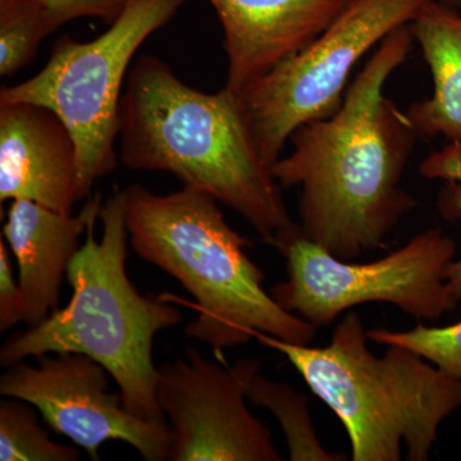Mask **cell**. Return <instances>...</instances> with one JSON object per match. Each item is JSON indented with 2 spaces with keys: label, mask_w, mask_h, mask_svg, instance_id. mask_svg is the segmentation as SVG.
Instances as JSON below:
<instances>
[{
  "label": "cell",
  "mask_w": 461,
  "mask_h": 461,
  "mask_svg": "<svg viewBox=\"0 0 461 461\" xmlns=\"http://www.w3.org/2000/svg\"><path fill=\"white\" fill-rule=\"evenodd\" d=\"M72 213L81 199L77 147L63 121L32 103L0 104V202Z\"/></svg>",
  "instance_id": "cell-11"
},
{
  "label": "cell",
  "mask_w": 461,
  "mask_h": 461,
  "mask_svg": "<svg viewBox=\"0 0 461 461\" xmlns=\"http://www.w3.org/2000/svg\"><path fill=\"white\" fill-rule=\"evenodd\" d=\"M272 245L286 258L287 268V280L272 287V296L315 329L368 303H388L420 321L438 320L456 308L445 281L456 244L441 230H424L368 263L339 259L306 238L295 222L278 232Z\"/></svg>",
  "instance_id": "cell-7"
},
{
  "label": "cell",
  "mask_w": 461,
  "mask_h": 461,
  "mask_svg": "<svg viewBox=\"0 0 461 461\" xmlns=\"http://www.w3.org/2000/svg\"><path fill=\"white\" fill-rule=\"evenodd\" d=\"M39 366L21 362L0 377V393L25 400L59 435L100 460L105 441L129 444L147 461L168 460L171 430L166 421L144 420L124 406L121 393H109V373L83 354H48Z\"/></svg>",
  "instance_id": "cell-10"
},
{
  "label": "cell",
  "mask_w": 461,
  "mask_h": 461,
  "mask_svg": "<svg viewBox=\"0 0 461 461\" xmlns=\"http://www.w3.org/2000/svg\"><path fill=\"white\" fill-rule=\"evenodd\" d=\"M35 406L9 397L0 402V460L77 461L80 451L57 444L38 421Z\"/></svg>",
  "instance_id": "cell-16"
},
{
  "label": "cell",
  "mask_w": 461,
  "mask_h": 461,
  "mask_svg": "<svg viewBox=\"0 0 461 461\" xmlns=\"http://www.w3.org/2000/svg\"><path fill=\"white\" fill-rule=\"evenodd\" d=\"M433 80L432 95L405 112L421 140L461 144V9L429 0L409 23Z\"/></svg>",
  "instance_id": "cell-14"
},
{
  "label": "cell",
  "mask_w": 461,
  "mask_h": 461,
  "mask_svg": "<svg viewBox=\"0 0 461 461\" xmlns=\"http://www.w3.org/2000/svg\"><path fill=\"white\" fill-rule=\"evenodd\" d=\"M427 2L348 0L313 41L240 91L264 162L272 168L300 126L336 113L355 66Z\"/></svg>",
  "instance_id": "cell-8"
},
{
  "label": "cell",
  "mask_w": 461,
  "mask_h": 461,
  "mask_svg": "<svg viewBox=\"0 0 461 461\" xmlns=\"http://www.w3.org/2000/svg\"><path fill=\"white\" fill-rule=\"evenodd\" d=\"M127 241L122 190H115L69 263L68 304L38 326L9 336L0 364L8 368L42 355H86L114 379L127 411L140 420L165 421L157 399L153 341L160 330L181 323L182 314L162 297L139 294L126 272Z\"/></svg>",
  "instance_id": "cell-4"
},
{
  "label": "cell",
  "mask_w": 461,
  "mask_h": 461,
  "mask_svg": "<svg viewBox=\"0 0 461 461\" xmlns=\"http://www.w3.org/2000/svg\"><path fill=\"white\" fill-rule=\"evenodd\" d=\"M100 194L89 196L80 213H59L32 200H12L3 239L17 260L18 282L25 300V323L35 327L59 303L69 263L81 248L91 221L100 218Z\"/></svg>",
  "instance_id": "cell-13"
},
{
  "label": "cell",
  "mask_w": 461,
  "mask_h": 461,
  "mask_svg": "<svg viewBox=\"0 0 461 461\" xmlns=\"http://www.w3.org/2000/svg\"><path fill=\"white\" fill-rule=\"evenodd\" d=\"M50 35L41 0H0V76L30 65Z\"/></svg>",
  "instance_id": "cell-17"
},
{
  "label": "cell",
  "mask_w": 461,
  "mask_h": 461,
  "mask_svg": "<svg viewBox=\"0 0 461 461\" xmlns=\"http://www.w3.org/2000/svg\"><path fill=\"white\" fill-rule=\"evenodd\" d=\"M457 8L461 9V0H456Z\"/></svg>",
  "instance_id": "cell-23"
},
{
  "label": "cell",
  "mask_w": 461,
  "mask_h": 461,
  "mask_svg": "<svg viewBox=\"0 0 461 461\" xmlns=\"http://www.w3.org/2000/svg\"><path fill=\"white\" fill-rule=\"evenodd\" d=\"M254 339L284 354L338 415L353 461H400L402 444L409 461H427L442 421L461 408L460 381L402 346L373 354L355 312L342 318L324 348L264 333Z\"/></svg>",
  "instance_id": "cell-5"
},
{
  "label": "cell",
  "mask_w": 461,
  "mask_h": 461,
  "mask_svg": "<svg viewBox=\"0 0 461 461\" xmlns=\"http://www.w3.org/2000/svg\"><path fill=\"white\" fill-rule=\"evenodd\" d=\"M366 335L375 344L409 348L461 382V321L446 327L420 323L408 330H371Z\"/></svg>",
  "instance_id": "cell-18"
},
{
  "label": "cell",
  "mask_w": 461,
  "mask_h": 461,
  "mask_svg": "<svg viewBox=\"0 0 461 461\" xmlns=\"http://www.w3.org/2000/svg\"><path fill=\"white\" fill-rule=\"evenodd\" d=\"M249 402L268 409L280 423L291 461H344L342 454L321 446L309 412L308 396L258 373L248 387Z\"/></svg>",
  "instance_id": "cell-15"
},
{
  "label": "cell",
  "mask_w": 461,
  "mask_h": 461,
  "mask_svg": "<svg viewBox=\"0 0 461 461\" xmlns=\"http://www.w3.org/2000/svg\"><path fill=\"white\" fill-rule=\"evenodd\" d=\"M420 173L424 177L445 182L437 198V209L446 221L461 220V144L450 141L442 150L423 160ZM445 281L456 304L461 302V259L448 264Z\"/></svg>",
  "instance_id": "cell-19"
},
{
  "label": "cell",
  "mask_w": 461,
  "mask_h": 461,
  "mask_svg": "<svg viewBox=\"0 0 461 461\" xmlns=\"http://www.w3.org/2000/svg\"><path fill=\"white\" fill-rule=\"evenodd\" d=\"M223 29L224 86L240 93L302 50L348 0H209Z\"/></svg>",
  "instance_id": "cell-12"
},
{
  "label": "cell",
  "mask_w": 461,
  "mask_h": 461,
  "mask_svg": "<svg viewBox=\"0 0 461 461\" xmlns=\"http://www.w3.org/2000/svg\"><path fill=\"white\" fill-rule=\"evenodd\" d=\"M129 241L145 262L162 269L195 297L198 318L185 333L220 353L257 333L309 345L317 329L285 311L263 287L264 273L203 191L184 187L158 195L141 185L122 190Z\"/></svg>",
  "instance_id": "cell-3"
},
{
  "label": "cell",
  "mask_w": 461,
  "mask_h": 461,
  "mask_svg": "<svg viewBox=\"0 0 461 461\" xmlns=\"http://www.w3.org/2000/svg\"><path fill=\"white\" fill-rule=\"evenodd\" d=\"M438 2L446 3V5H454V7H457L456 0H438Z\"/></svg>",
  "instance_id": "cell-22"
},
{
  "label": "cell",
  "mask_w": 461,
  "mask_h": 461,
  "mask_svg": "<svg viewBox=\"0 0 461 461\" xmlns=\"http://www.w3.org/2000/svg\"><path fill=\"white\" fill-rule=\"evenodd\" d=\"M259 360L222 366L195 348L158 368L157 399L169 418V461H281L271 430L248 408Z\"/></svg>",
  "instance_id": "cell-9"
},
{
  "label": "cell",
  "mask_w": 461,
  "mask_h": 461,
  "mask_svg": "<svg viewBox=\"0 0 461 461\" xmlns=\"http://www.w3.org/2000/svg\"><path fill=\"white\" fill-rule=\"evenodd\" d=\"M25 321V300L16 280L7 241L0 239V330H11Z\"/></svg>",
  "instance_id": "cell-21"
},
{
  "label": "cell",
  "mask_w": 461,
  "mask_h": 461,
  "mask_svg": "<svg viewBox=\"0 0 461 461\" xmlns=\"http://www.w3.org/2000/svg\"><path fill=\"white\" fill-rule=\"evenodd\" d=\"M190 0H133L107 32L90 41L62 36L41 71L0 90V104L32 103L63 121L77 147L81 199L114 171L121 89L139 48Z\"/></svg>",
  "instance_id": "cell-6"
},
{
  "label": "cell",
  "mask_w": 461,
  "mask_h": 461,
  "mask_svg": "<svg viewBox=\"0 0 461 461\" xmlns=\"http://www.w3.org/2000/svg\"><path fill=\"white\" fill-rule=\"evenodd\" d=\"M414 44L411 26L391 32L348 85L338 112L300 126L288 141L291 153L272 166L282 189L300 187L303 233L339 259L384 248L418 205L400 185L418 136L405 112L384 95Z\"/></svg>",
  "instance_id": "cell-1"
},
{
  "label": "cell",
  "mask_w": 461,
  "mask_h": 461,
  "mask_svg": "<svg viewBox=\"0 0 461 461\" xmlns=\"http://www.w3.org/2000/svg\"><path fill=\"white\" fill-rule=\"evenodd\" d=\"M121 163L175 175L241 215L273 244L293 223L271 167L264 162L240 94L204 93L156 56H142L120 104Z\"/></svg>",
  "instance_id": "cell-2"
},
{
  "label": "cell",
  "mask_w": 461,
  "mask_h": 461,
  "mask_svg": "<svg viewBox=\"0 0 461 461\" xmlns=\"http://www.w3.org/2000/svg\"><path fill=\"white\" fill-rule=\"evenodd\" d=\"M133 0H41L48 29L53 33L78 18H98L111 26Z\"/></svg>",
  "instance_id": "cell-20"
}]
</instances>
